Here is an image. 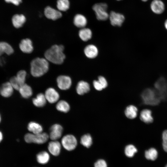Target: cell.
Segmentation results:
<instances>
[{
    "label": "cell",
    "instance_id": "1",
    "mask_svg": "<svg viewBox=\"0 0 167 167\" xmlns=\"http://www.w3.org/2000/svg\"><path fill=\"white\" fill-rule=\"evenodd\" d=\"M64 49L62 45H53L45 52V58L48 61L54 64H61L65 58L63 52Z\"/></svg>",
    "mask_w": 167,
    "mask_h": 167
},
{
    "label": "cell",
    "instance_id": "2",
    "mask_svg": "<svg viewBox=\"0 0 167 167\" xmlns=\"http://www.w3.org/2000/svg\"><path fill=\"white\" fill-rule=\"evenodd\" d=\"M49 68L48 61L45 58H37L31 63V73L35 77L42 76L48 71Z\"/></svg>",
    "mask_w": 167,
    "mask_h": 167
},
{
    "label": "cell",
    "instance_id": "3",
    "mask_svg": "<svg viewBox=\"0 0 167 167\" xmlns=\"http://www.w3.org/2000/svg\"><path fill=\"white\" fill-rule=\"evenodd\" d=\"M141 97L144 104L152 106L158 105L161 100L154 89L151 88L144 90L141 94Z\"/></svg>",
    "mask_w": 167,
    "mask_h": 167
},
{
    "label": "cell",
    "instance_id": "4",
    "mask_svg": "<svg viewBox=\"0 0 167 167\" xmlns=\"http://www.w3.org/2000/svg\"><path fill=\"white\" fill-rule=\"evenodd\" d=\"M154 89L161 100L167 98V79L163 77L159 78L155 82Z\"/></svg>",
    "mask_w": 167,
    "mask_h": 167
},
{
    "label": "cell",
    "instance_id": "5",
    "mask_svg": "<svg viewBox=\"0 0 167 167\" xmlns=\"http://www.w3.org/2000/svg\"><path fill=\"white\" fill-rule=\"evenodd\" d=\"M49 137L46 133L41 132L37 134L28 133L25 135L24 139L25 142L27 143H33L41 144L47 142Z\"/></svg>",
    "mask_w": 167,
    "mask_h": 167
},
{
    "label": "cell",
    "instance_id": "6",
    "mask_svg": "<svg viewBox=\"0 0 167 167\" xmlns=\"http://www.w3.org/2000/svg\"><path fill=\"white\" fill-rule=\"evenodd\" d=\"M107 5L105 3H97L93 5L92 8L98 20L103 21L107 19L109 17L107 11Z\"/></svg>",
    "mask_w": 167,
    "mask_h": 167
},
{
    "label": "cell",
    "instance_id": "7",
    "mask_svg": "<svg viewBox=\"0 0 167 167\" xmlns=\"http://www.w3.org/2000/svg\"><path fill=\"white\" fill-rule=\"evenodd\" d=\"M62 144L64 148L69 151H71L75 148L77 142L76 138L73 135H67L62 139Z\"/></svg>",
    "mask_w": 167,
    "mask_h": 167
},
{
    "label": "cell",
    "instance_id": "8",
    "mask_svg": "<svg viewBox=\"0 0 167 167\" xmlns=\"http://www.w3.org/2000/svg\"><path fill=\"white\" fill-rule=\"evenodd\" d=\"M57 82L58 87L60 89L66 90L70 88L72 81L70 77L65 75H61L57 78Z\"/></svg>",
    "mask_w": 167,
    "mask_h": 167
},
{
    "label": "cell",
    "instance_id": "9",
    "mask_svg": "<svg viewBox=\"0 0 167 167\" xmlns=\"http://www.w3.org/2000/svg\"><path fill=\"white\" fill-rule=\"evenodd\" d=\"M63 128L61 125L56 124L51 126L50 129L49 137L53 140H56L61 136Z\"/></svg>",
    "mask_w": 167,
    "mask_h": 167
},
{
    "label": "cell",
    "instance_id": "10",
    "mask_svg": "<svg viewBox=\"0 0 167 167\" xmlns=\"http://www.w3.org/2000/svg\"><path fill=\"white\" fill-rule=\"evenodd\" d=\"M14 89L10 82H6L0 86V95L4 98H9L12 95Z\"/></svg>",
    "mask_w": 167,
    "mask_h": 167
},
{
    "label": "cell",
    "instance_id": "11",
    "mask_svg": "<svg viewBox=\"0 0 167 167\" xmlns=\"http://www.w3.org/2000/svg\"><path fill=\"white\" fill-rule=\"evenodd\" d=\"M109 18L111 24L113 26H120L125 19L123 15L113 11L110 12Z\"/></svg>",
    "mask_w": 167,
    "mask_h": 167
},
{
    "label": "cell",
    "instance_id": "12",
    "mask_svg": "<svg viewBox=\"0 0 167 167\" xmlns=\"http://www.w3.org/2000/svg\"><path fill=\"white\" fill-rule=\"evenodd\" d=\"M45 95L46 100L51 103L57 102L59 97L58 93L52 88L47 89L45 91Z\"/></svg>",
    "mask_w": 167,
    "mask_h": 167
},
{
    "label": "cell",
    "instance_id": "13",
    "mask_svg": "<svg viewBox=\"0 0 167 167\" xmlns=\"http://www.w3.org/2000/svg\"><path fill=\"white\" fill-rule=\"evenodd\" d=\"M45 16L48 19L55 20L61 18L62 16L61 12L50 6L46 7L44 10Z\"/></svg>",
    "mask_w": 167,
    "mask_h": 167
},
{
    "label": "cell",
    "instance_id": "14",
    "mask_svg": "<svg viewBox=\"0 0 167 167\" xmlns=\"http://www.w3.org/2000/svg\"><path fill=\"white\" fill-rule=\"evenodd\" d=\"M21 50L25 53H30L33 50V48L32 41L28 38L23 39L19 44Z\"/></svg>",
    "mask_w": 167,
    "mask_h": 167
},
{
    "label": "cell",
    "instance_id": "15",
    "mask_svg": "<svg viewBox=\"0 0 167 167\" xmlns=\"http://www.w3.org/2000/svg\"><path fill=\"white\" fill-rule=\"evenodd\" d=\"M139 117L141 120L146 124H150L153 121L152 112L148 109H143L141 111Z\"/></svg>",
    "mask_w": 167,
    "mask_h": 167
},
{
    "label": "cell",
    "instance_id": "16",
    "mask_svg": "<svg viewBox=\"0 0 167 167\" xmlns=\"http://www.w3.org/2000/svg\"><path fill=\"white\" fill-rule=\"evenodd\" d=\"M48 150L53 155L57 156L60 154L61 150L60 143L56 140L50 142L48 145Z\"/></svg>",
    "mask_w": 167,
    "mask_h": 167
},
{
    "label": "cell",
    "instance_id": "17",
    "mask_svg": "<svg viewBox=\"0 0 167 167\" xmlns=\"http://www.w3.org/2000/svg\"><path fill=\"white\" fill-rule=\"evenodd\" d=\"M151 8L152 11L156 14H160L164 11L165 5L160 0H154L151 4Z\"/></svg>",
    "mask_w": 167,
    "mask_h": 167
},
{
    "label": "cell",
    "instance_id": "18",
    "mask_svg": "<svg viewBox=\"0 0 167 167\" xmlns=\"http://www.w3.org/2000/svg\"><path fill=\"white\" fill-rule=\"evenodd\" d=\"M90 90V85L87 82L81 81L78 83L76 88V91L79 95H83L88 92Z\"/></svg>",
    "mask_w": 167,
    "mask_h": 167
},
{
    "label": "cell",
    "instance_id": "19",
    "mask_svg": "<svg viewBox=\"0 0 167 167\" xmlns=\"http://www.w3.org/2000/svg\"><path fill=\"white\" fill-rule=\"evenodd\" d=\"M84 53L87 57L90 58H93L97 56L98 50L97 47L93 45H89L86 46L84 49Z\"/></svg>",
    "mask_w": 167,
    "mask_h": 167
},
{
    "label": "cell",
    "instance_id": "20",
    "mask_svg": "<svg viewBox=\"0 0 167 167\" xmlns=\"http://www.w3.org/2000/svg\"><path fill=\"white\" fill-rule=\"evenodd\" d=\"M26 21L25 16L23 15L16 14L12 18L13 25L16 28L21 27Z\"/></svg>",
    "mask_w": 167,
    "mask_h": 167
},
{
    "label": "cell",
    "instance_id": "21",
    "mask_svg": "<svg viewBox=\"0 0 167 167\" xmlns=\"http://www.w3.org/2000/svg\"><path fill=\"white\" fill-rule=\"evenodd\" d=\"M138 112V109L135 106L130 105L126 108L125 110V114L128 118L133 119L137 116Z\"/></svg>",
    "mask_w": 167,
    "mask_h": 167
},
{
    "label": "cell",
    "instance_id": "22",
    "mask_svg": "<svg viewBox=\"0 0 167 167\" xmlns=\"http://www.w3.org/2000/svg\"><path fill=\"white\" fill-rule=\"evenodd\" d=\"M18 91L21 96L25 98L30 97L32 94L31 88L25 83L20 87Z\"/></svg>",
    "mask_w": 167,
    "mask_h": 167
},
{
    "label": "cell",
    "instance_id": "23",
    "mask_svg": "<svg viewBox=\"0 0 167 167\" xmlns=\"http://www.w3.org/2000/svg\"><path fill=\"white\" fill-rule=\"evenodd\" d=\"M74 23L77 27L83 28L87 24V19L84 15L81 14H77L74 18Z\"/></svg>",
    "mask_w": 167,
    "mask_h": 167
},
{
    "label": "cell",
    "instance_id": "24",
    "mask_svg": "<svg viewBox=\"0 0 167 167\" xmlns=\"http://www.w3.org/2000/svg\"><path fill=\"white\" fill-rule=\"evenodd\" d=\"M46 99L45 94L42 93L38 94L36 97L32 99L33 104L36 106L41 107L44 106L46 104Z\"/></svg>",
    "mask_w": 167,
    "mask_h": 167
},
{
    "label": "cell",
    "instance_id": "25",
    "mask_svg": "<svg viewBox=\"0 0 167 167\" xmlns=\"http://www.w3.org/2000/svg\"><path fill=\"white\" fill-rule=\"evenodd\" d=\"M28 129L30 132L34 134L42 132L43 128L39 123L34 122H29L28 125Z\"/></svg>",
    "mask_w": 167,
    "mask_h": 167
},
{
    "label": "cell",
    "instance_id": "26",
    "mask_svg": "<svg viewBox=\"0 0 167 167\" xmlns=\"http://www.w3.org/2000/svg\"><path fill=\"white\" fill-rule=\"evenodd\" d=\"M36 158L38 163L41 164H45L49 161L50 156L47 152L43 151L38 153L36 155Z\"/></svg>",
    "mask_w": 167,
    "mask_h": 167
},
{
    "label": "cell",
    "instance_id": "27",
    "mask_svg": "<svg viewBox=\"0 0 167 167\" xmlns=\"http://www.w3.org/2000/svg\"><path fill=\"white\" fill-rule=\"evenodd\" d=\"M79 37L82 41H86L92 37V32L89 28H83L79 30Z\"/></svg>",
    "mask_w": 167,
    "mask_h": 167
},
{
    "label": "cell",
    "instance_id": "28",
    "mask_svg": "<svg viewBox=\"0 0 167 167\" xmlns=\"http://www.w3.org/2000/svg\"><path fill=\"white\" fill-rule=\"evenodd\" d=\"M144 154L146 159L153 161L157 158L158 152L156 148H151L145 151Z\"/></svg>",
    "mask_w": 167,
    "mask_h": 167
},
{
    "label": "cell",
    "instance_id": "29",
    "mask_svg": "<svg viewBox=\"0 0 167 167\" xmlns=\"http://www.w3.org/2000/svg\"><path fill=\"white\" fill-rule=\"evenodd\" d=\"M56 108L58 110L66 113L70 110V106L66 101L64 100H61L57 103Z\"/></svg>",
    "mask_w": 167,
    "mask_h": 167
},
{
    "label": "cell",
    "instance_id": "30",
    "mask_svg": "<svg viewBox=\"0 0 167 167\" xmlns=\"http://www.w3.org/2000/svg\"><path fill=\"white\" fill-rule=\"evenodd\" d=\"M81 143L84 147L89 148L92 143V139L91 136L88 134L83 135L80 139Z\"/></svg>",
    "mask_w": 167,
    "mask_h": 167
},
{
    "label": "cell",
    "instance_id": "31",
    "mask_svg": "<svg viewBox=\"0 0 167 167\" xmlns=\"http://www.w3.org/2000/svg\"><path fill=\"white\" fill-rule=\"evenodd\" d=\"M136 147L132 144H129L126 146L124 152L126 155L128 157H132L137 152Z\"/></svg>",
    "mask_w": 167,
    "mask_h": 167
},
{
    "label": "cell",
    "instance_id": "32",
    "mask_svg": "<svg viewBox=\"0 0 167 167\" xmlns=\"http://www.w3.org/2000/svg\"><path fill=\"white\" fill-rule=\"evenodd\" d=\"M70 6L68 0H58L57 6L60 11H65L67 10Z\"/></svg>",
    "mask_w": 167,
    "mask_h": 167
},
{
    "label": "cell",
    "instance_id": "33",
    "mask_svg": "<svg viewBox=\"0 0 167 167\" xmlns=\"http://www.w3.org/2000/svg\"><path fill=\"white\" fill-rule=\"evenodd\" d=\"M0 44L4 53L10 55L13 53V49L8 43L2 41L0 42Z\"/></svg>",
    "mask_w": 167,
    "mask_h": 167
},
{
    "label": "cell",
    "instance_id": "34",
    "mask_svg": "<svg viewBox=\"0 0 167 167\" xmlns=\"http://www.w3.org/2000/svg\"><path fill=\"white\" fill-rule=\"evenodd\" d=\"M26 72L24 70L19 71L15 76L16 78L21 86L25 83L26 76Z\"/></svg>",
    "mask_w": 167,
    "mask_h": 167
},
{
    "label": "cell",
    "instance_id": "35",
    "mask_svg": "<svg viewBox=\"0 0 167 167\" xmlns=\"http://www.w3.org/2000/svg\"><path fill=\"white\" fill-rule=\"evenodd\" d=\"M9 82L14 89L15 90H19V88L21 86L18 81L16 76H14L11 77Z\"/></svg>",
    "mask_w": 167,
    "mask_h": 167
},
{
    "label": "cell",
    "instance_id": "36",
    "mask_svg": "<svg viewBox=\"0 0 167 167\" xmlns=\"http://www.w3.org/2000/svg\"><path fill=\"white\" fill-rule=\"evenodd\" d=\"M162 146L164 151L167 152V130H164L162 135Z\"/></svg>",
    "mask_w": 167,
    "mask_h": 167
},
{
    "label": "cell",
    "instance_id": "37",
    "mask_svg": "<svg viewBox=\"0 0 167 167\" xmlns=\"http://www.w3.org/2000/svg\"><path fill=\"white\" fill-rule=\"evenodd\" d=\"M94 167H107L106 161L103 159L97 161L94 164Z\"/></svg>",
    "mask_w": 167,
    "mask_h": 167
},
{
    "label": "cell",
    "instance_id": "38",
    "mask_svg": "<svg viewBox=\"0 0 167 167\" xmlns=\"http://www.w3.org/2000/svg\"><path fill=\"white\" fill-rule=\"evenodd\" d=\"M98 81L102 85L103 89L106 88L108 83L106 79L102 76H100L98 78Z\"/></svg>",
    "mask_w": 167,
    "mask_h": 167
},
{
    "label": "cell",
    "instance_id": "39",
    "mask_svg": "<svg viewBox=\"0 0 167 167\" xmlns=\"http://www.w3.org/2000/svg\"><path fill=\"white\" fill-rule=\"evenodd\" d=\"M93 85L97 91H100L103 89L98 80H94L93 82Z\"/></svg>",
    "mask_w": 167,
    "mask_h": 167
},
{
    "label": "cell",
    "instance_id": "40",
    "mask_svg": "<svg viewBox=\"0 0 167 167\" xmlns=\"http://www.w3.org/2000/svg\"><path fill=\"white\" fill-rule=\"evenodd\" d=\"M7 3H12L15 5H18L22 2V0H5Z\"/></svg>",
    "mask_w": 167,
    "mask_h": 167
},
{
    "label": "cell",
    "instance_id": "41",
    "mask_svg": "<svg viewBox=\"0 0 167 167\" xmlns=\"http://www.w3.org/2000/svg\"><path fill=\"white\" fill-rule=\"evenodd\" d=\"M3 139V135L2 132L0 130V143L2 141Z\"/></svg>",
    "mask_w": 167,
    "mask_h": 167
},
{
    "label": "cell",
    "instance_id": "42",
    "mask_svg": "<svg viewBox=\"0 0 167 167\" xmlns=\"http://www.w3.org/2000/svg\"><path fill=\"white\" fill-rule=\"evenodd\" d=\"M3 53L2 47L0 44V56H1Z\"/></svg>",
    "mask_w": 167,
    "mask_h": 167
},
{
    "label": "cell",
    "instance_id": "43",
    "mask_svg": "<svg viewBox=\"0 0 167 167\" xmlns=\"http://www.w3.org/2000/svg\"><path fill=\"white\" fill-rule=\"evenodd\" d=\"M165 26L166 29L167 30V19L165 21Z\"/></svg>",
    "mask_w": 167,
    "mask_h": 167
},
{
    "label": "cell",
    "instance_id": "44",
    "mask_svg": "<svg viewBox=\"0 0 167 167\" xmlns=\"http://www.w3.org/2000/svg\"><path fill=\"white\" fill-rule=\"evenodd\" d=\"M2 116L0 113V123H1V122L2 121Z\"/></svg>",
    "mask_w": 167,
    "mask_h": 167
},
{
    "label": "cell",
    "instance_id": "45",
    "mask_svg": "<svg viewBox=\"0 0 167 167\" xmlns=\"http://www.w3.org/2000/svg\"><path fill=\"white\" fill-rule=\"evenodd\" d=\"M142 0V1H143V2H146V1H148V0Z\"/></svg>",
    "mask_w": 167,
    "mask_h": 167
},
{
    "label": "cell",
    "instance_id": "46",
    "mask_svg": "<svg viewBox=\"0 0 167 167\" xmlns=\"http://www.w3.org/2000/svg\"><path fill=\"white\" fill-rule=\"evenodd\" d=\"M165 167H167V164L166 165H165Z\"/></svg>",
    "mask_w": 167,
    "mask_h": 167
},
{
    "label": "cell",
    "instance_id": "47",
    "mask_svg": "<svg viewBox=\"0 0 167 167\" xmlns=\"http://www.w3.org/2000/svg\"><path fill=\"white\" fill-rule=\"evenodd\" d=\"M118 1H120V0H117Z\"/></svg>",
    "mask_w": 167,
    "mask_h": 167
}]
</instances>
